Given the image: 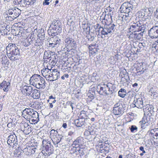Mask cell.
Listing matches in <instances>:
<instances>
[{"instance_id":"cell-1","label":"cell","mask_w":158,"mask_h":158,"mask_svg":"<svg viewBox=\"0 0 158 158\" xmlns=\"http://www.w3.org/2000/svg\"><path fill=\"white\" fill-rule=\"evenodd\" d=\"M80 61V57L76 50L71 49L64 56L63 66L66 70L69 69L78 65Z\"/></svg>"},{"instance_id":"cell-2","label":"cell","mask_w":158,"mask_h":158,"mask_svg":"<svg viewBox=\"0 0 158 158\" xmlns=\"http://www.w3.org/2000/svg\"><path fill=\"white\" fill-rule=\"evenodd\" d=\"M146 28L145 24L139 23L133 24L129 29L128 33V37L135 40L141 39L143 36Z\"/></svg>"},{"instance_id":"cell-3","label":"cell","mask_w":158,"mask_h":158,"mask_svg":"<svg viewBox=\"0 0 158 158\" xmlns=\"http://www.w3.org/2000/svg\"><path fill=\"white\" fill-rule=\"evenodd\" d=\"M58 61V57L54 52L51 51H46L44 56V66L46 68L51 70Z\"/></svg>"},{"instance_id":"cell-4","label":"cell","mask_w":158,"mask_h":158,"mask_svg":"<svg viewBox=\"0 0 158 158\" xmlns=\"http://www.w3.org/2000/svg\"><path fill=\"white\" fill-rule=\"evenodd\" d=\"M115 88V86L113 84L108 82H105L99 84L97 87V90L100 95H109L114 92Z\"/></svg>"},{"instance_id":"cell-5","label":"cell","mask_w":158,"mask_h":158,"mask_svg":"<svg viewBox=\"0 0 158 158\" xmlns=\"http://www.w3.org/2000/svg\"><path fill=\"white\" fill-rule=\"evenodd\" d=\"M22 116L31 124H36L39 121L38 113L32 109H25L22 112Z\"/></svg>"},{"instance_id":"cell-6","label":"cell","mask_w":158,"mask_h":158,"mask_svg":"<svg viewBox=\"0 0 158 158\" xmlns=\"http://www.w3.org/2000/svg\"><path fill=\"white\" fill-rule=\"evenodd\" d=\"M114 11V9L110 7L105 9L100 19V21L104 25H109L112 24V17Z\"/></svg>"},{"instance_id":"cell-7","label":"cell","mask_w":158,"mask_h":158,"mask_svg":"<svg viewBox=\"0 0 158 158\" xmlns=\"http://www.w3.org/2000/svg\"><path fill=\"white\" fill-rule=\"evenodd\" d=\"M6 51L7 56L11 60L15 61L20 59V51L15 45L9 44L7 47Z\"/></svg>"},{"instance_id":"cell-8","label":"cell","mask_w":158,"mask_h":158,"mask_svg":"<svg viewBox=\"0 0 158 158\" xmlns=\"http://www.w3.org/2000/svg\"><path fill=\"white\" fill-rule=\"evenodd\" d=\"M41 73L46 80L49 81L56 80L60 76L59 72L56 70L43 69L42 70Z\"/></svg>"},{"instance_id":"cell-9","label":"cell","mask_w":158,"mask_h":158,"mask_svg":"<svg viewBox=\"0 0 158 158\" xmlns=\"http://www.w3.org/2000/svg\"><path fill=\"white\" fill-rule=\"evenodd\" d=\"M62 31V25L60 21L59 20H56L50 25L48 33L50 36H56L59 34Z\"/></svg>"},{"instance_id":"cell-10","label":"cell","mask_w":158,"mask_h":158,"mask_svg":"<svg viewBox=\"0 0 158 158\" xmlns=\"http://www.w3.org/2000/svg\"><path fill=\"white\" fill-rule=\"evenodd\" d=\"M30 82L31 85L37 88L41 89L45 87V83L44 79L38 75H33L30 78Z\"/></svg>"},{"instance_id":"cell-11","label":"cell","mask_w":158,"mask_h":158,"mask_svg":"<svg viewBox=\"0 0 158 158\" xmlns=\"http://www.w3.org/2000/svg\"><path fill=\"white\" fill-rule=\"evenodd\" d=\"M37 145V143L35 140H31L26 144V147L23 150L24 153L27 155L33 154L35 152Z\"/></svg>"},{"instance_id":"cell-12","label":"cell","mask_w":158,"mask_h":158,"mask_svg":"<svg viewBox=\"0 0 158 158\" xmlns=\"http://www.w3.org/2000/svg\"><path fill=\"white\" fill-rule=\"evenodd\" d=\"M147 68V66L145 63H136L132 68V72L135 75H140L144 72Z\"/></svg>"},{"instance_id":"cell-13","label":"cell","mask_w":158,"mask_h":158,"mask_svg":"<svg viewBox=\"0 0 158 158\" xmlns=\"http://www.w3.org/2000/svg\"><path fill=\"white\" fill-rule=\"evenodd\" d=\"M96 148L97 151L101 153H107L109 152L110 150L109 143L104 141H100L97 142Z\"/></svg>"},{"instance_id":"cell-14","label":"cell","mask_w":158,"mask_h":158,"mask_svg":"<svg viewBox=\"0 0 158 158\" xmlns=\"http://www.w3.org/2000/svg\"><path fill=\"white\" fill-rule=\"evenodd\" d=\"M43 147L42 152L46 156L52 154L54 151L53 147L50 142L44 140L43 142Z\"/></svg>"},{"instance_id":"cell-15","label":"cell","mask_w":158,"mask_h":158,"mask_svg":"<svg viewBox=\"0 0 158 158\" xmlns=\"http://www.w3.org/2000/svg\"><path fill=\"white\" fill-rule=\"evenodd\" d=\"M153 107L151 105H148L145 107L144 109V116L142 121H141V124L142 126L147 123L148 121V119L150 118L153 112Z\"/></svg>"},{"instance_id":"cell-16","label":"cell","mask_w":158,"mask_h":158,"mask_svg":"<svg viewBox=\"0 0 158 158\" xmlns=\"http://www.w3.org/2000/svg\"><path fill=\"white\" fill-rule=\"evenodd\" d=\"M21 13V10L17 8L10 9L6 13L7 19L12 21L18 17Z\"/></svg>"},{"instance_id":"cell-17","label":"cell","mask_w":158,"mask_h":158,"mask_svg":"<svg viewBox=\"0 0 158 158\" xmlns=\"http://www.w3.org/2000/svg\"><path fill=\"white\" fill-rule=\"evenodd\" d=\"M72 146L74 149V151L80 152L85 146L83 139L81 137L78 138L74 142Z\"/></svg>"},{"instance_id":"cell-18","label":"cell","mask_w":158,"mask_h":158,"mask_svg":"<svg viewBox=\"0 0 158 158\" xmlns=\"http://www.w3.org/2000/svg\"><path fill=\"white\" fill-rule=\"evenodd\" d=\"M114 27L112 26L109 28H103L100 25L98 24L96 25V30L97 34L101 36L103 35H105L110 33L113 29Z\"/></svg>"},{"instance_id":"cell-19","label":"cell","mask_w":158,"mask_h":158,"mask_svg":"<svg viewBox=\"0 0 158 158\" xmlns=\"http://www.w3.org/2000/svg\"><path fill=\"white\" fill-rule=\"evenodd\" d=\"M45 37L44 30L43 29L39 30L37 32V37L35 40L36 45L40 46L42 45L43 43Z\"/></svg>"},{"instance_id":"cell-20","label":"cell","mask_w":158,"mask_h":158,"mask_svg":"<svg viewBox=\"0 0 158 158\" xmlns=\"http://www.w3.org/2000/svg\"><path fill=\"white\" fill-rule=\"evenodd\" d=\"M120 77L122 83L127 85L130 83V78L126 70L124 68H122L121 69Z\"/></svg>"},{"instance_id":"cell-21","label":"cell","mask_w":158,"mask_h":158,"mask_svg":"<svg viewBox=\"0 0 158 158\" xmlns=\"http://www.w3.org/2000/svg\"><path fill=\"white\" fill-rule=\"evenodd\" d=\"M125 106L123 103L120 101L115 105L113 112L115 115H120L125 110Z\"/></svg>"},{"instance_id":"cell-22","label":"cell","mask_w":158,"mask_h":158,"mask_svg":"<svg viewBox=\"0 0 158 158\" xmlns=\"http://www.w3.org/2000/svg\"><path fill=\"white\" fill-rule=\"evenodd\" d=\"M23 26L21 23L14 24L12 28V33L14 35L17 36L20 34L22 32Z\"/></svg>"},{"instance_id":"cell-23","label":"cell","mask_w":158,"mask_h":158,"mask_svg":"<svg viewBox=\"0 0 158 158\" xmlns=\"http://www.w3.org/2000/svg\"><path fill=\"white\" fill-rule=\"evenodd\" d=\"M87 118L86 112L84 111H82L78 118L75 121L76 125L78 127H81L84 124L85 120Z\"/></svg>"},{"instance_id":"cell-24","label":"cell","mask_w":158,"mask_h":158,"mask_svg":"<svg viewBox=\"0 0 158 158\" xmlns=\"http://www.w3.org/2000/svg\"><path fill=\"white\" fill-rule=\"evenodd\" d=\"M50 137L54 144H57L60 142L62 136L59 135L57 131L52 130L51 131Z\"/></svg>"},{"instance_id":"cell-25","label":"cell","mask_w":158,"mask_h":158,"mask_svg":"<svg viewBox=\"0 0 158 158\" xmlns=\"http://www.w3.org/2000/svg\"><path fill=\"white\" fill-rule=\"evenodd\" d=\"M133 6L130 3L125 2L121 6L120 11L121 13L127 14L132 10Z\"/></svg>"},{"instance_id":"cell-26","label":"cell","mask_w":158,"mask_h":158,"mask_svg":"<svg viewBox=\"0 0 158 158\" xmlns=\"http://www.w3.org/2000/svg\"><path fill=\"white\" fill-rule=\"evenodd\" d=\"M149 36L152 39L158 38V26H156L152 27L149 31Z\"/></svg>"},{"instance_id":"cell-27","label":"cell","mask_w":158,"mask_h":158,"mask_svg":"<svg viewBox=\"0 0 158 158\" xmlns=\"http://www.w3.org/2000/svg\"><path fill=\"white\" fill-rule=\"evenodd\" d=\"M17 139L16 135L12 133L9 136L7 143L11 146H15L17 144Z\"/></svg>"},{"instance_id":"cell-28","label":"cell","mask_w":158,"mask_h":158,"mask_svg":"<svg viewBox=\"0 0 158 158\" xmlns=\"http://www.w3.org/2000/svg\"><path fill=\"white\" fill-rule=\"evenodd\" d=\"M20 127L21 130L26 134H28L32 131V128L25 122L21 123Z\"/></svg>"},{"instance_id":"cell-29","label":"cell","mask_w":158,"mask_h":158,"mask_svg":"<svg viewBox=\"0 0 158 158\" xmlns=\"http://www.w3.org/2000/svg\"><path fill=\"white\" fill-rule=\"evenodd\" d=\"M150 134L153 141L158 143V128H155L151 130Z\"/></svg>"},{"instance_id":"cell-30","label":"cell","mask_w":158,"mask_h":158,"mask_svg":"<svg viewBox=\"0 0 158 158\" xmlns=\"http://www.w3.org/2000/svg\"><path fill=\"white\" fill-rule=\"evenodd\" d=\"M89 53L91 55H93L96 54L99 50L98 45L96 44H91L89 46Z\"/></svg>"},{"instance_id":"cell-31","label":"cell","mask_w":158,"mask_h":158,"mask_svg":"<svg viewBox=\"0 0 158 158\" xmlns=\"http://www.w3.org/2000/svg\"><path fill=\"white\" fill-rule=\"evenodd\" d=\"M134 105L139 109H141L143 107V101L142 98H137L136 97L133 103Z\"/></svg>"},{"instance_id":"cell-32","label":"cell","mask_w":158,"mask_h":158,"mask_svg":"<svg viewBox=\"0 0 158 158\" xmlns=\"http://www.w3.org/2000/svg\"><path fill=\"white\" fill-rule=\"evenodd\" d=\"M34 33L33 32L24 41V45L27 46L30 45L34 39Z\"/></svg>"},{"instance_id":"cell-33","label":"cell","mask_w":158,"mask_h":158,"mask_svg":"<svg viewBox=\"0 0 158 158\" xmlns=\"http://www.w3.org/2000/svg\"><path fill=\"white\" fill-rule=\"evenodd\" d=\"M21 91L25 95H30L33 91L32 88L30 86H25L21 89Z\"/></svg>"},{"instance_id":"cell-34","label":"cell","mask_w":158,"mask_h":158,"mask_svg":"<svg viewBox=\"0 0 158 158\" xmlns=\"http://www.w3.org/2000/svg\"><path fill=\"white\" fill-rule=\"evenodd\" d=\"M60 39L57 37H53L50 39L49 41L50 46L54 47L60 42Z\"/></svg>"},{"instance_id":"cell-35","label":"cell","mask_w":158,"mask_h":158,"mask_svg":"<svg viewBox=\"0 0 158 158\" xmlns=\"http://www.w3.org/2000/svg\"><path fill=\"white\" fill-rule=\"evenodd\" d=\"M88 100L90 102L94 98L95 96V90L94 88H90L88 93L87 95Z\"/></svg>"},{"instance_id":"cell-36","label":"cell","mask_w":158,"mask_h":158,"mask_svg":"<svg viewBox=\"0 0 158 158\" xmlns=\"http://www.w3.org/2000/svg\"><path fill=\"white\" fill-rule=\"evenodd\" d=\"M9 27L6 25L1 26V33L2 35H4L8 34L9 31Z\"/></svg>"},{"instance_id":"cell-37","label":"cell","mask_w":158,"mask_h":158,"mask_svg":"<svg viewBox=\"0 0 158 158\" xmlns=\"http://www.w3.org/2000/svg\"><path fill=\"white\" fill-rule=\"evenodd\" d=\"M35 2V1H22L20 4L22 7L28 6L33 5Z\"/></svg>"},{"instance_id":"cell-38","label":"cell","mask_w":158,"mask_h":158,"mask_svg":"<svg viewBox=\"0 0 158 158\" xmlns=\"http://www.w3.org/2000/svg\"><path fill=\"white\" fill-rule=\"evenodd\" d=\"M82 27L83 28L86 34H87L88 36L89 35L90 28L89 25L85 21V22H83L82 24Z\"/></svg>"},{"instance_id":"cell-39","label":"cell","mask_w":158,"mask_h":158,"mask_svg":"<svg viewBox=\"0 0 158 158\" xmlns=\"http://www.w3.org/2000/svg\"><path fill=\"white\" fill-rule=\"evenodd\" d=\"M152 51L156 55H158V40L155 41L152 47Z\"/></svg>"},{"instance_id":"cell-40","label":"cell","mask_w":158,"mask_h":158,"mask_svg":"<svg viewBox=\"0 0 158 158\" xmlns=\"http://www.w3.org/2000/svg\"><path fill=\"white\" fill-rule=\"evenodd\" d=\"M10 86L9 83H7L6 82L4 81L1 85V88H3L4 91H7L9 89Z\"/></svg>"},{"instance_id":"cell-41","label":"cell","mask_w":158,"mask_h":158,"mask_svg":"<svg viewBox=\"0 0 158 158\" xmlns=\"http://www.w3.org/2000/svg\"><path fill=\"white\" fill-rule=\"evenodd\" d=\"M30 105L31 107L36 109H40L42 106L41 104L38 102H33L30 104Z\"/></svg>"},{"instance_id":"cell-42","label":"cell","mask_w":158,"mask_h":158,"mask_svg":"<svg viewBox=\"0 0 158 158\" xmlns=\"http://www.w3.org/2000/svg\"><path fill=\"white\" fill-rule=\"evenodd\" d=\"M32 95V97L34 99H39L40 98V92L38 90H35Z\"/></svg>"},{"instance_id":"cell-43","label":"cell","mask_w":158,"mask_h":158,"mask_svg":"<svg viewBox=\"0 0 158 158\" xmlns=\"http://www.w3.org/2000/svg\"><path fill=\"white\" fill-rule=\"evenodd\" d=\"M126 94V92L124 89H121L118 92V95L122 98H124Z\"/></svg>"},{"instance_id":"cell-44","label":"cell","mask_w":158,"mask_h":158,"mask_svg":"<svg viewBox=\"0 0 158 158\" xmlns=\"http://www.w3.org/2000/svg\"><path fill=\"white\" fill-rule=\"evenodd\" d=\"M2 64H3L7 65L8 64L9 61L6 56H4L2 57Z\"/></svg>"},{"instance_id":"cell-45","label":"cell","mask_w":158,"mask_h":158,"mask_svg":"<svg viewBox=\"0 0 158 158\" xmlns=\"http://www.w3.org/2000/svg\"><path fill=\"white\" fill-rule=\"evenodd\" d=\"M21 154V150L20 148L17 149L14 153V155L16 157H18L20 156Z\"/></svg>"},{"instance_id":"cell-46","label":"cell","mask_w":158,"mask_h":158,"mask_svg":"<svg viewBox=\"0 0 158 158\" xmlns=\"http://www.w3.org/2000/svg\"><path fill=\"white\" fill-rule=\"evenodd\" d=\"M131 131L132 133H135L137 130V128L134 125H132L130 128Z\"/></svg>"},{"instance_id":"cell-47","label":"cell","mask_w":158,"mask_h":158,"mask_svg":"<svg viewBox=\"0 0 158 158\" xmlns=\"http://www.w3.org/2000/svg\"><path fill=\"white\" fill-rule=\"evenodd\" d=\"M125 158H137L134 155L131 154H128L126 156Z\"/></svg>"},{"instance_id":"cell-48","label":"cell","mask_w":158,"mask_h":158,"mask_svg":"<svg viewBox=\"0 0 158 158\" xmlns=\"http://www.w3.org/2000/svg\"><path fill=\"white\" fill-rule=\"evenodd\" d=\"M22 1H14V3L15 5H18L20 4Z\"/></svg>"},{"instance_id":"cell-49","label":"cell","mask_w":158,"mask_h":158,"mask_svg":"<svg viewBox=\"0 0 158 158\" xmlns=\"http://www.w3.org/2000/svg\"><path fill=\"white\" fill-rule=\"evenodd\" d=\"M154 16L158 18V9H157L156 12H155L154 14Z\"/></svg>"},{"instance_id":"cell-50","label":"cell","mask_w":158,"mask_h":158,"mask_svg":"<svg viewBox=\"0 0 158 158\" xmlns=\"http://www.w3.org/2000/svg\"><path fill=\"white\" fill-rule=\"evenodd\" d=\"M49 1H44L43 2V5H48L49 4Z\"/></svg>"},{"instance_id":"cell-51","label":"cell","mask_w":158,"mask_h":158,"mask_svg":"<svg viewBox=\"0 0 158 158\" xmlns=\"http://www.w3.org/2000/svg\"><path fill=\"white\" fill-rule=\"evenodd\" d=\"M63 127L64 128H66L67 127V125L66 123H64L63 125Z\"/></svg>"},{"instance_id":"cell-52","label":"cell","mask_w":158,"mask_h":158,"mask_svg":"<svg viewBox=\"0 0 158 158\" xmlns=\"http://www.w3.org/2000/svg\"><path fill=\"white\" fill-rule=\"evenodd\" d=\"M138 86V84L136 83H135L133 85V87H136V86Z\"/></svg>"},{"instance_id":"cell-53","label":"cell","mask_w":158,"mask_h":158,"mask_svg":"<svg viewBox=\"0 0 158 158\" xmlns=\"http://www.w3.org/2000/svg\"><path fill=\"white\" fill-rule=\"evenodd\" d=\"M140 149H141V150L142 151H144V149H143V147H141L140 148Z\"/></svg>"},{"instance_id":"cell-54","label":"cell","mask_w":158,"mask_h":158,"mask_svg":"<svg viewBox=\"0 0 158 158\" xmlns=\"http://www.w3.org/2000/svg\"><path fill=\"white\" fill-rule=\"evenodd\" d=\"M91 120L92 121H94L95 120V119L94 118H92Z\"/></svg>"},{"instance_id":"cell-55","label":"cell","mask_w":158,"mask_h":158,"mask_svg":"<svg viewBox=\"0 0 158 158\" xmlns=\"http://www.w3.org/2000/svg\"><path fill=\"white\" fill-rule=\"evenodd\" d=\"M119 158H122V156H120Z\"/></svg>"},{"instance_id":"cell-56","label":"cell","mask_w":158,"mask_h":158,"mask_svg":"<svg viewBox=\"0 0 158 158\" xmlns=\"http://www.w3.org/2000/svg\"><path fill=\"white\" fill-rule=\"evenodd\" d=\"M106 158H112L111 157H107Z\"/></svg>"}]
</instances>
